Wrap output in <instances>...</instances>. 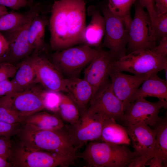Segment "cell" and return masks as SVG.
<instances>
[{"label":"cell","mask_w":167,"mask_h":167,"mask_svg":"<svg viewBox=\"0 0 167 167\" xmlns=\"http://www.w3.org/2000/svg\"><path fill=\"white\" fill-rule=\"evenodd\" d=\"M19 144L32 150L77 157L76 151L64 127L57 130L33 129L24 125L17 134Z\"/></svg>","instance_id":"1"},{"label":"cell","mask_w":167,"mask_h":167,"mask_svg":"<svg viewBox=\"0 0 167 167\" xmlns=\"http://www.w3.org/2000/svg\"><path fill=\"white\" fill-rule=\"evenodd\" d=\"M138 156L137 153L131 151L127 145L102 141L90 142L83 152L77 154V158L86 162L88 167H128Z\"/></svg>","instance_id":"2"},{"label":"cell","mask_w":167,"mask_h":167,"mask_svg":"<svg viewBox=\"0 0 167 167\" xmlns=\"http://www.w3.org/2000/svg\"><path fill=\"white\" fill-rule=\"evenodd\" d=\"M112 67L118 71L134 75H151L167 67V58L151 50H138L116 59Z\"/></svg>","instance_id":"3"},{"label":"cell","mask_w":167,"mask_h":167,"mask_svg":"<svg viewBox=\"0 0 167 167\" xmlns=\"http://www.w3.org/2000/svg\"><path fill=\"white\" fill-rule=\"evenodd\" d=\"M76 158L56 153L30 149L19 143L13 146L9 161L16 167H68Z\"/></svg>","instance_id":"4"},{"label":"cell","mask_w":167,"mask_h":167,"mask_svg":"<svg viewBox=\"0 0 167 167\" xmlns=\"http://www.w3.org/2000/svg\"><path fill=\"white\" fill-rule=\"evenodd\" d=\"M99 50L85 44L70 47L56 51L51 56L52 62L66 78L78 77Z\"/></svg>","instance_id":"5"},{"label":"cell","mask_w":167,"mask_h":167,"mask_svg":"<svg viewBox=\"0 0 167 167\" xmlns=\"http://www.w3.org/2000/svg\"><path fill=\"white\" fill-rule=\"evenodd\" d=\"M135 12L128 28L127 44L129 53L138 50H151L156 45L157 39L150 16L140 4L135 3Z\"/></svg>","instance_id":"6"},{"label":"cell","mask_w":167,"mask_h":167,"mask_svg":"<svg viewBox=\"0 0 167 167\" xmlns=\"http://www.w3.org/2000/svg\"><path fill=\"white\" fill-rule=\"evenodd\" d=\"M26 12L23 21L13 29L2 33L9 43L7 61L12 63L28 57L32 54L28 42V33L30 25L34 17L42 13L41 4L33 3Z\"/></svg>","instance_id":"7"},{"label":"cell","mask_w":167,"mask_h":167,"mask_svg":"<svg viewBox=\"0 0 167 167\" xmlns=\"http://www.w3.org/2000/svg\"><path fill=\"white\" fill-rule=\"evenodd\" d=\"M101 10L105 23L102 47L108 49L118 59L126 54L128 30L122 19L111 12L107 5Z\"/></svg>","instance_id":"8"},{"label":"cell","mask_w":167,"mask_h":167,"mask_svg":"<svg viewBox=\"0 0 167 167\" xmlns=\"http://www.w3.org/2000/svg\"><path fill=\"white\" fill-rule=\"evenodd\" d=\"M103 121L99 115L89 114L86 110L76 123L65 125L64 128L76 151L88 141L100 139Z\"/></svg>","instance_id":"9"},{"label":"cell","mask_w":167,"mask_h":167,"mask_svg":"<svg viewBox=\"0 0 167 167\" xmlns=\"http://www.w3.org/2000/svg\"><path fill=\"white\" fill-rule=\"evenodd\" d=\"M167 107L165 100L151 102L140 98L130 103L124 112L123 122L124 125L142 123L155 128L163 119L159 116L160 110Z\"/></svg>","instance_id":"10"},{"label":"cell","mask_w":167,"mask_h":167,"mask_svg":"<svg viewBox=\"0 0 167 167\" xmlns=\"http://www.w3.org/2000/svg\"><path fill=\"white\" fill-rule=\"evenodd\" d=\"M87 112L97 114L104 119L111 118L123 122L124 113L123 105L114 93L110 81L91 99Z\"/></svg>","instance_id":"11"},{"label":"cell","mask_w":167,"mask_h":167,"mask_svg":"<svg viewBox=\"0 0 167 167\" xmlns=\"http://www.w3.org/2000/svg\"><path fill=\"white\" fill-rule=\"evenodd\" d=\"M117 59L109 50L100 49L97 54L86 66L84 78L92 88V97L110 82V71L113 62Z\"/></svg>","instance_id":"12"},{"label":"cell","mask_w":167,"mask_h":167,"mask_svg":"<svg viewBox=\"0 0 167 167\" xmlns=\"http://www.w3.org/2000/svg\"><path fill=\"white\" fill-rule=\"evenodd\" d=\"M67 0L55 1L51 8L49 21L50 46L56 51L70 47L66 19Z\"/></svg>","instance_id":"13"},{"label":"cell","mask_w":167,"mask_h":167,"mask_svg":"<svg viewBox=\"0 0 167 167\" xmlns=\"http://www.w3.org/2000/svg\"><path fill=\"white\" fill-rule=\"evenodd\" d=\"M41 90L32 87L6 95L11 106L24 122L30 116L45 109Z\"/></svg>","instance_id":"14"},{"label":"cell","mask_w":167,"mask_h":167,"mask_svg":"<svg viewBox=\"0 0 167 167\" xmlns=\"http://www.w3.org/2000/svg\"><path fill=\"white\" fill-rule=\"evenodd\" d=\"M151 75H138L124 74L114 69L112 65L109 73L112 88L116 96L122 103L124 112L138 88Z\"/></svg>","instance_id":"15"},{"label":"cell","mask_w":167,"mask_h":167,"mask_svg":"<svg viewBox=\"0 0 167 167\" xmlns=\"http://www.w3.org/2000/svg\"><path fill=\"white\" fill-rule=\"evenodd\" d=\"M32 58L37 83L48 90L64 92L65 78L54 64L39 54H32Z\"/></svg>","instance_id":"16"},{"label":"cell","mask_w":167,"mask_h":167,"mask_svg":"<svg viewBox=\"0 0 167 167\" xmlns=\"http://www.w3.org/2000/svg\"><path fill=\"white\" fill-rule=\"evenodd\" d=\"M134 151L149 160L153 156L156 131L142 123L125 125Z\"/></svg>","instance_id":"17"},{"label":"cell","mask_w":167,"mask_h":167,"mask_svg":"<svg viewBox=\"0 0 167 167\" xmlns=\"http://www.w3.org/2000/svg\"><path fill=\"white\" fill-rule=\"evenodd\" d=\"M86 3L84 0H67V23L70 47L81 44L86 26Z\"/></svg>","instance_id":"18"},{"label":"cell","mask_w":167,"mask_h":167,"mask_svg":"<svg viewBox=\"0 0 167 167\" xmlns=\"http://www.w3.org/2000/svg\"><path fill=\"white\" fill-rule=\"evenodd\" d=\"M64 92L76 105L80 115L87 110L93 92L90 85L84 79L78 77L65 78Z\"/></svg>","instance_id":"19"},{"label":"cell","mask_w":167,"mask_h":167,"mask_svg":"<svg viewBox=\"0 0 167 167\" xmlns=\"http://www.w3.org/2000/svg\"><path fill=\"white\" fill-rule=\"evenodd\" d=\"M88 12L91 16V19L83 31L81 44L90 47L97 46L100 45L105 35L104 19L99 11L94 6L88 7Z\"/></svg>","instance_id":"20"},{"label":"cell","mask_w":167,"mask_h":167,"mask_svg":"<svg viewBox=\"0 0 167 167\" xmlns=\"http://www.w3.org/2000/svg\"><path fill=\"white\" fill-rule=\"evenodd\" d=\"M156 139L153 156L146 163L150 167L167 166V120L165 116L161 122L154 128Z\"/></svg>","instance_id":"21"},{"label":"cell","mask_w":167,"mask_h":167,"mask_svg":"<svg viewBox=\"0 0 167 167\" xmlns=\"http://www.w3.org/2000/svg\"><path fill=\"white\" fill-rule=\"evenodd\" d=\"M147 96L167 100V81L160 78L157 73L152 74L142 83L132 98L130 103Z\"/></svg>","instance_id":"22"},{"label":"cell","mask_w":167,"mask_h":167,"mask_svg":"<svg viewBox=\"0 0 167 167\" xmlns=\"http://www.w3.org/2000/svg\"><path fill=\"white\" fill-rule=\"evenodd\" d=\"M48 22L42 12L36 15L32 21L28 30V42L33 55L39 54L45 49V29Z\"/></svg>","instance_id":"23"},{"label":"cell","mask_w":167,"mask_h":167,"mask_svg":"<svg viewBox=\"0 0 167 167\" xmlns=\"http://www.w3.org/2000/svg\"><path fill=\"white\" fill-rule=\"evenodd\" d=\"M102 141L118 145L131 143L126 128L113 119H104L100 139Z\"/></svg>","instance_id":"24"},{"label":"cell","mask_w":167,"mask_h":167,"mask_svg":"<svg viewBox=\"0 0 167 167\" xmlns=\"http://www.w3.org/2000/svg\"><path fill=\"white\" fill-rule=\"evenodd\" d=\"M19 64L12 80L18 92L28 89L37 83L35 71L32 63V56L26 58Z\"/></svg>","instance_id":"25"},{"label":"cell","mask_w":167,"mask_h":167,"mask_svg":"<svg viewBox=\"0 0 167 167\" xmlns=\"http://www.w3.org/2000/svg\"><path fill=\"white\" fill-rule=\"evenodd\" d=\"M24 125L41 130H57L63 128L65 124L58 117L46 112H39L27 118Z\"/></svg>","instance_id":"26"},{"label":"cell","mask_w":167,"mask_h":167,"mask_svg":"<svg viewBox=\"0 0 167 167\" xmlns=\"http://www.w3.org/2000/svg\"><path fill=\"white\" fill-rule=\"evenodd\" d=\"M58 112L62 119L69 124H73L78 120L80 114L73 101L67 95L61 93Z\"/></svg>","instance_id":"27"},{"label":"cell","mask_w":167,"mask_h":167,"mask_svg":"<svg viewBox=\"0 0 167 167\" xmlns=\"http://www.w3.org/2000/svg\"><path fill=\"white\" fill-rule=\"evenodd\" d=\"M139 0H108V7L113 14L122 19L128 30L132 20L130 10Z\"/></svg>","instance_id":"28"},{"label":"cell","mask_w":167,"mask_h":167,"mask_svg":"<svg viewBox=\"0 0 167 167\" xmlns=\"http://www.w3.org/2000/svg\"><path fill=\"white\" fill-rule=\"evenodd\" d=\"M26 13L12 11L0 17V32L9 31L15 28L24 20Z\"/></svg>","instance_id":"29"},{"label":"cell","mask_w":167,"mask_h":167,"mask_svg":"<svg viewBox=\"0 0 167 167\" xmlns=\"http://www.w3.org/2000/svg\"><path fill=\"white\" fill-rule=\"evenodd\" d=\"M0 121L11 123H24L11 106L6 96L0 97Z\"/></svg>","instance_id":"30"},{"label":"cell","mask_w":167,"mask_h":167,"mask_svg":"<svg viewBox=\"0 0 167 167\" xmlns=\"http://www.w3.org/2000/svg\"><path fill=\"white\" fill-rule=\"evenodd\" d=\"M61 93L47 90H41L45 108L54 112H58Z\"/></svg>","instance_id":"31"},{"label":"cell","mask_w":167,"mask_h":167,"mask_svg":"<svg viewBox=\"0 0 167 167\" xmlns=\"http://www.w3.org/2000/svg\"><path fill=\"white\" fill-rule=\"evenodd\" d=\"M153 27L157 39L167 37V13L155 12Z\"/></svg>","instance_id":"32"},{"label":"cell","mask_w":167,"mask_h":167,"mask_svg":"<svg viewBox=\"0 0 167 167\" xmlns=\"http://www.w3.org/2000/svg\"><path fill=\"white\" fill-rule=\"evenodd\" d=\"M20 124L0 121V137L10 138L17 135L21 128Z\"/></svg>","instance_id":"33"},{"label":"cell","mask_w":167,"mask_h":167,"mask_svg":"<svg viewBox=\"0 0 167 167\" xmlns=\"http://www.w3.org/2000/svg\"><path fill=\"white\" fill-rule=\"evenodd\" d=\"M18 66L7 61L0 62V82L14 76Z\"/></svg>","instance_id":"34"},{"label":"cell","mask_w":167,"mask_h":167,"mask_svg":"<svg viewBox=\"0 0 167 167\" xmlns=\"http://www.w3.org/2000/svg\"><path fill=\"white\" fill-rule=\"evenodd\" d=\"M13 145L10 138L0 137V156L9 161Z\"/></svg>","instance_id":"35"},{"label":"cell","mask_w":167,"mask_h":167,"mask_svg":"<svg viewBox=\"0 0 167 167\" xmlns=\"http://www.w3.org/2000/svg\"><path fill=\"white\" fill-rule=\"evenodd\" d=\"M33 3L28 0H0V4L16 10L22 8L29 7Z\"/></svg>","instance_id":"36"},{"label":"cell","mask_w":167,"mask_h":167,"mask_svg":"<svg viewBox=\"0 0 167 167\" xmlns=\"http://www.w3.org/2000/svg\"><path fill=\"white\" fill-rule=\"evenodd\" d=\"M18 92L15 84L9 79L0 82V97Z\"/></svg>","instance_id":"37"},{"label":"cell","mask_w":167,"mask_h":167,"mask_svg":"<svg viewBox=\"0 0 167 167\" xmlns=\"http://www.w3.org/2000/svg\"><path fill=\"white\" fill-rule=\"evenodd\" d=\"M139 2L140 4L147 9L152 25L156 15L154 9V0H139Z\"/></svg>","instance_id":"38"},{"label":"cell","mask_w":167,"mask_h":167,"mask_svg":"<svg viewBox=\"0 0 167 167\" xmlns=\"http://www.w3.org/2000/svg\"><path fill=\"white\" fill-rule=\"evenodd\" d=\"M9 48V42L0 32V58H5L7 59Z\"/></svg>","instance_id":"39"},{"label":"cell","mask_w":167,"mask_h":167,"mask_svg":"<svg viewBox=\"0 0 167 167\" xmlns=\"http://www.w3.org/2000/svg\"><path fill=\"white\" fill-rule=\"evenodd\" d=\"M151 50L159 55L167 57V37L161 39L158 45H156Z\"/></svg>","instance_id":"40"},{"label":"cell","mask_w":167,"mask_h":167,"mask_svg":"<svg viewBox=\"0 0 167 167\" xmlns=\"http://www.w3.org/2000/svg\"><path fill=\"white\" fill-rule=\"evenodd\" d=\"M149 160L148 158L143 156H138L135 157L129 165L128 167H144Z\"/></svg>","instance_id":"41"},{"label":"cell","mask_w":167,"mask_h":167,"mask_svg":"<svg viewBox=\"0 0 167 167\" xmlns=\"http://www.w3.org/2000/svg\"><path fill=\"white\" fill-rule=\"evenodd\" d=\"M155 12L167 13V0H154Z\"/></svg>","instance_id":"42"},{"label":"cell","mask_w":167,"mask_h":167,"mask_svg":"<svg viewBox=\"0 0 167 167\" xmlns=\"http://www.w3.org/2000/svg\"><path fill=\"white\" fill-rule=\"evenodd\" d=\"M11 166V163L7 160L0 156V167Z\"/></svg>","instance_id":"43"},{"label":"cell","mask_w":167,"mask_h":167,"mask_svg":"<svg viewBox=\"0 0 167 167\" xmlns=\"http://www.w3.org/2000/svg\"><path fill=\"white\" fill-rule=\"evenodd\" d=\"M8 12L6 7L0 4V17Z\"/></svg>","instance_id":"44"},{"label":"cell","mask_w":167,"mask_h":167,"mask_svg":"<svg viewBox=\"0 0 167 167\" xmlns=\"http://www.w3.org/2000/svg\"><path fill=\"white\" fill-rule=\"evenodd\" d=\"M5 61H7V59L6 58H0V62Z\"/></svg>","instance_id":"45"},{"label":"cell","mask_w":167,"mask_h":167,"mask_svg":"<svg viewBox=\"0 0 167 167\" xmlns=\"http://www.w3.org/2000/svg\"><path fill=\"white\" fill-rule=\"evenodd\" d=\"M29 0V1L30 2H31V3H33V1H32L33 0Z\"/></svg>","instance_id":"46"}]
</instances>
